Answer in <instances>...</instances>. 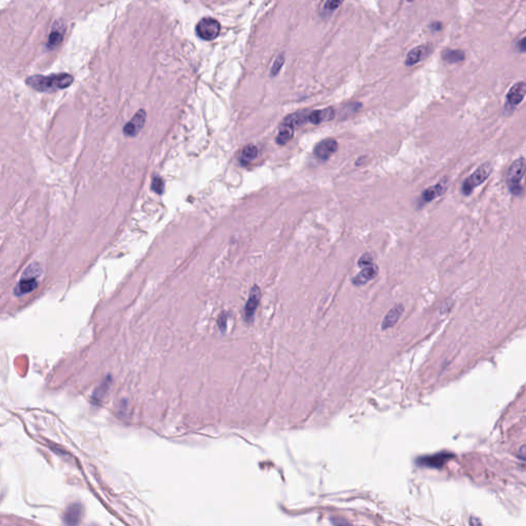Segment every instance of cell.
I'll return each instance as SVG.
<instances>
[{
	"label": "cell",
	"mask_w": 526,
	"mask_h": 526,
	"mask_svg": "<svg viewBox=\"0 0 526 526\" xmlns=\"http://www.w3.org/2000/svg\"><path fill=\"white\" fill-rule=\"evenodd\" d=\"M74 78L69 73H59L53 75H33L27 78L26 84L37 91H55L70 87Z\"/></svg>",
	"instance_id": "1"
},
{
	"label": "cell",
	"mask_w": 526,
	"mask_h": 526,
	"mask_svg": "<svg viewBox=\"0 0 526 526\" xmlns=\"http://www.w3.org/2000/svg\"><path fill=\"white\" fill-rule=\"evenodd\" d=\"M526 173V161L524 159L520 158L514 160L508 169L506 175V182L510 191L514 195H519L523 191L521 182L524 178Z\"/></svg>",
	"instance_id": "2"
},
{
	"label": "cell",
	"mask_w": 526,
	"mask_h": 526,
	"mask_svg": "<svg viewBox=\"0 0 526 526\" xmlns=\"http://www.w3.org/2000/svg\"><path fill=\"white\" fill-rule=\"evenodd\" d=\"M41 274L40 266L37 264H31L24 272L22 278L16 286L14 293L16 296H23L34 291L38 286L37 278Z\"/></svg>",
	"instance_id": "3"
},
{
	"label": "cell",
	"mask_w": 526,
	"mask_h": 526,
	"mask_svg": "<svg viewBox=\"0 0 526 526\" xmlns=\"http://www.w3.org/2000/svg\"><path fill=\"white\" fill-rule=\"evenodd\" d=\"M491 172L492 167L489 162L481 164L475 172H473L470 176L462 182L461 193L463 195H470L474 189L481 185L489 177Z\"/></svg>",
	"instance_id": "4"
},
{
	"label": "cell",
	"mask_w": 526,
	"mask_h": 526,
	"mask_svg": "<svg viewBox=\"0 0 526 526\" xmlns=\"http://www.w3.org/2000/svg\"><path fill=\"white\" fill-rule=\"evenodd\" d=\"M221 30L220 23L213 18H204L197 24L195 32L197 35L206 41H211L217 38Z\"/></svg>",
	"instance_id": "5"
},
{
	"label": "cell",
	"mask_w": 526,
	"mask_h": 526,
	"mask_svg": "<svg viewBox=\"0 0 526 526\" xmlns=\"http://www.w3.org/2000/svg\"><path fill=\"white\" fill-rule=\"evenodd\" d=\"M260 297H261L260 288L257 285H254L251 289L248 301H247L245 305V309H244V318L247 323H251L253 321L255 313L257 311V307H258V304L260 302Z\"/></svg>",
	"instance_id": "6"
},
{
	"label": "cell",
	"mask_w": 526,
	"mask_h": 526,
	"mask_svg": "<svg viewBox=\"0 0 526 526\" xmlns=\"http://www.w3.org/2000/svg\"><path fill=\"white\" fill-rule=\"evenodd\" d=\"M146 121V112L145 110H139L136 112V114L134 115L129 122L126 123V126L123 127V134L127 137H136L140 131L143 129L144 125Z\"/></svg>",
	"instance_id": "7"
},
{
	"label": "cell",
	"mask_w": 526,
	"mask_h": 526,
	"mask_svg": "<svg viewBox=\"0 0 526 526\" xmlns=\"http://www.w3.org/2000/svg\"><path fill=\"white\" fill-rule=\"evenodd\" d=\"M338 149V143L335 139L328 138L320 142L314 149L315 156L322 160H327Z\"/></svg>",
	"instance_id": "8"
},
{
	"label": "cell",
	"mask_w": 526,
	"mask_h": 526,
	"mask_svg": "<svg viewBox=\"0 0 526 526\" xmlns=\"http://www.w3.org/2000/svg\"><path fill=\"white\" fill-rule=\"evenodd\" d=\"M526 96V82L519 81L513 85L507 94V105L511 108L516 107L523 101Z\"/></svg>",
	"instance_id": "9"
},
{
	"label": "cell",
	"mask_w": 526,
	"mask_h": 526,
	"mask_svg": "<svg viewBox=\"0 0 526 526\" xmlns=\"http://www.w3.org/2000/svg\"><path fill=\"white\" fill-rule=\"evenodd\" d=\"M447 189V179H443L437 184L433 185V186L427 188L426 190L422 191L421 198H420V204H428L435 199L439 198L440 195L444 193Z\"/></svg>",
	"instance_id": "10"
},
{
	"label": "cell",
	"mask_w": 526,
	"mask_h": 526,
	"mask_svg": "<svg viewBox=\"0 0 526 526\" xmlns=\"http://www.w3.org/2000/svg\"><path fill=\"white\" fill-rule=\"evenodd\" d=\"M430 51H431V46L429 45H424V46H419L414 47L408 53L406 60H405V64L407 66H413L419 63L421 60H424L430 54Z\"/></svg>",
	"instance_id": "11"
},
{
	"label": "cell",
	"mask_w": 526,
	"mask_h": 526,
	"mask_svg": "<svg viewBox=\"0 0 526 526\" xmlns=\"http://www.w3.org/2000/svg\"><path fill=\"white\" fill-rule=\"evenodd\" d=\"M377 273H378V268L375 264L369 265L367 267L362 268V271H361L355 277H353L352 282L355 286H363L367 284L368 282H370L371 280H373V278L377 275Z\"/></svg>",
	"instance_id": "12"
},
{
	"label": "cell",
	"mask_w": 526,
	"mask_h": 526,
	"mask_svg": "<svg viewBox=\"0 0 526 526\" xmlns=\"http://www.w3.org/2000/svg\"><path fill=\"white\" fill-rule=\"evenodd\" d=\"M335 116V111L333 108L328 107L321 110H314L309 113V121L314 125H319L325 121L332 120Z\"/></svg>",
	"instance_id": "13"
},
{
	"label": "cell",
	"mask_w": 526,
	"mask_h": 526,
	"mask_svg": "<svg viewBox=\"0 0 526 526\" xmlns=\"http://www.w3.org/2000/svg\"><path fill=\"white\" fill-rule=\"evenodd\" d=\"M403 313H404V306L403 305H401V304L395 305L387 314V316L385 317L383 324H381V328H383V330H387V329H389L390 327L395 326L397 324V322L399 321V319L401 318V316L403 315Z\"/></svg>",
	"instance_id": "14"
},
{
	"label": "cell",
	"mask_w": 526,
	"mask_h": 526,
	"mask_svg": "<svg viewBox=\"0 0 526 526\" xmlns=\"http://www.w3.org/2000/svg\"><path fill=\"white\" fill-rule=\"evenodd\" d=\"M309 113L311 112H308L306 110L292 113V114L285 117L283 122L287 123V125H290L294 128L303 126L307 121H309Z\"/></svg>",
	"instance_id": "15"
},
{
	"label": "cell",
	"mask_w": 526,
	"mask_h": 526,
	"mask_svg": "<svg viewBox=\"0 0 526 526\" xmlns=\"http://www.w3.org/2000/svg\"><path fill=\"white\" fill-rule=\"evenodd\" d=\"M451 456L447 455V453H440V455H436L433 457H427L418 459V462L421 465H425L428 467L433 468H441L444 463L447 461L448 458H450Z\"/></svg>",
	"instance_id": "16"
},
{
	"label": "cell",
	"mask_w": 526,
	"mask_h": 526,
	"mask_svg": "<svg viewBox=\"0 0 526 526\" xmlns=\"http://www.w3.org/2000/svg\"><path fill=\"white\" fill-rule=\"evenodd\" d=\"M294 127L287 125V123L283 122L278 129V134L276 137V143L278 145H285L288 142H290L294 135Z\"/></svg>",
	"instance_id": "17"
},
{
	"label": "cell",
	"mask_w": 526,
	"mask_h": 526,
	"mask_svg": "<svg viewBox=\"0 0 526 526\" xmlns=\"http://www.w3.org/2000/svg\"><path fill=\"white\" fill-rule=\"evenodd\" d=\"M466 58L465 51L461 49H446L442 53V59L449 64H456L463 61Z\"/></svg>",
	"instance_id": "18"
},
{
	"label": "cell",
	"mask_w": 526,
	"mask_h": 526,
	"mask_svg": "<svg viewBox=\"0 0 526 526\" xmlns=\"http://www.w3.org/2000/svg\"><path fill=\"white\" fill-rule=\"evenodd\" d=\"M80 516H81V507L78 503H74L67 509L65 516H64V521L65 523L70 524V525L77 524L79 522Z\"/></svg>",
	"instance_id": "19"
},
{
	"label": "cell",
	"mask_w": 526,
	"mask_h": 526,
	"mask_svg": "<svg viewBox=\"0 0 526 526\" xmlns=\"http://www.w3.org/2000/svg\"><path fill=\"white\" fill-rule=\"evenodd\" d=\"M257 156H258V149H257L255 145L249 144V145L245 146L244 149L242 150L240 160L242 164H245L246 166V164H248L252 160H254L257 158Z\"/></svg>",
	"instance_id": "20"
},
{
	"label": "cell",
	"mask_w": 526,
	"mask_h": 526,
	"mask_svg": "<svg viewBox=\"0 0 526 526\" xmlns=\"http://www.w3.org/2000/svg\"><path fill=\"white\" fill-rule=\"evenodd\" d=\"M63 38H64L63 31H61L59 28L54 29L53 31H51L49 36H48L47 43H46V47L48 49L56 48L57 46H59L61 45L62 41H63Z\"/></svg>",
	"instance_id": "21"
},
{
	"label": "cell",
	"mask_w": 526,
	"mask_h": 526,
	"mask_svg": "<svg viewBox=\"0 0 526 526\" xmlns=\"http://www.w3.org/2000/svg\"><path fill=\"white\" fill-rule=\"evenodd\" d=\"M342 2L343 0H327L323 6V13H325V15L332 14L342 4Z\"/></svg>",
	"instance_id": "22"
},
{
	"label": "cell",
	"mask_w": 526,
	"mask_h": 526,
	"mask_svg": "<svg viewBox=\"0 0 526 526\" xmlns=\"http://www.w3.org/2000/svg\"><path fill=\"white\" fill-rule=\"evenodd\" d=\"M109 381L110 379H106L103 381L102 385L94 391V394H92V399H96L97 401H99L102 399V397H104V394H106V391L109 389Z\"/></svg>",
	"instance_id": "23"
},
{
	"label": "cell",
	"mask_w": 526,
	"mask_h": 526,
	"mask_svg": "<svg viewBox=\"0 0 526 526\" xmlns=\"http://www.w3.org/2000/svg\"><path fill=\"white\" fill-rule=\"evenodd\" d=\"M284 63H285V57H284V55H280V56H277V57L275 58V61L274 62L273 67H272V70H271L272 76H275V75H277V73H278V72H280V70H281L282 66L284 65Z\"/></svg>",
	"instance_id": "24"
},
{
	"label": "cell",
	"mask_w": 526,
	"mask_h": 526,
	"mask_svg": "<svg viewBox=\"0 0 526 526\" xmlns=\"http://www.w3.org/2000/svg\"><path fill=\"white\" fill-rule=\"evenodd\" d=\"M163 188L164 186L162 179L160 176H154L151 181V189L158 194H161L163 192Z\"/></svg>",
	"instance_id": "25"
},
{
	"label": "cell",
	"mask_w": 526,
	"mask_h": 526,
	"mask_svg": "<svg viewBox=\"0 0 526 526\" xmlns=\"http://www.w3.org/2000/svg\"><path fill=\"white\" fill-rule=\"evenodd\" d=\"M372 264H373V258H372V256H371L369 253H365V254H363L362 256H361L360 259H359V262H358V265L360 267H362V268L367 267L369 265H372Z\"/></svg>",
	"instance_id": "26"
},
{
	"label": "cell",
	"mask_w": 526,
	"mask_h": 526,
	"mask_svg": "<svg viewBox=\"0 0 526 526\" xmlns=\"http://www.w3.org/2000/svg\"><path fill=\"white\" fill-rule=\"evenodd\" d=\"M517 49L520 53H526V36L521 38L517 43Z\"/></svg>",
	"instance_id": "27"
},
{
	"label": "cell",
	"mask_w": 526,
	"mask_h": 526,
	"mask_svg": "<svg viewBox=\"0 0 526 526\" xmlns=\"http://www.w3.org/2000/svg\"><path fill=\"white\" fill-rule=\"evenodd\" d=\"M226 320H228V318H226V316L224 314H222L220 317H219V320H218V325L220 327V329L222 330V331H224L225 328H226Z\"/></svg>",
	"instance_id": "28"
},
{
	"label": "cell",
	"mask_w": 526,
	"mask_h": 526,
	"mask_svg": "<svg viewBox=\"0 0 526 526\" xmlns=\"http://www.w3.org/2000/svg\"><path fill=\"white\" fill-rule=\"evenodd\" d=\"M517 457L522 460H526V445L520 447L517 453Z\"/></svg>",
	"instance_id": "29"
},
{
	"label": "cell",
	"mask_w": 526,
	"mask_h": 526,
	"mask_svg": "<svg viewBox=\"0 0 526 526\" xmlns=\"http://www.w3.org/2000/svg\"><path fill=\"white\" fill-rule=\"evenodd\" d=\"M432 28L434 30H436V31H439V30L442 29V24L441 23H434V24H432Z\"/></svg>",
	"instance_id": "30"
},
{
	"label": "cell",
	"mask_w": 526,
	"mask_h": 526,
	"mask_svg": "<svg viewBox=\"0 0 526 526\" xmlns=\"http://www.w3.org/2000/svg\"><path fill=\"white\" fill-rule=\"evenodd\" d=\"M407 1H408V2H412V1H414V0H407Z\"/></svg>",
	"instance_id": "31"
}]
</instances>
